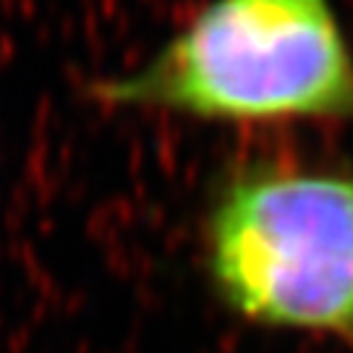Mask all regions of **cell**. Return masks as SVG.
<instances>
[{"instance_id": "cell-1", "label": "cell", "mask_w": 353, "mask_h": 353, "mask_svg": "<svg viewBox=\"0 0 353 353\" xmlns=\"http://www.w3.org/2000/svg\"><path fill=\"white\" fill-rule=\"evenodd\" d=\"M89 92L204 121L353 118V55L330 0H212L150 63Z\"/></svg>"}, {"instance_id": "cell-2", "label": "cell", "mask_w": 353, "mask_h": 353, "mask_svg": "<svg viewBox=\"0 0 353 353\" xmlns=\"http://www.w3.org/2000/svg\"><path fill=\"white\" fill-rule=\"evenodd\" d=\"M204 243L230 312L353 345V173L252 165L214 194Z\"/></svg>"}]
</instances>
